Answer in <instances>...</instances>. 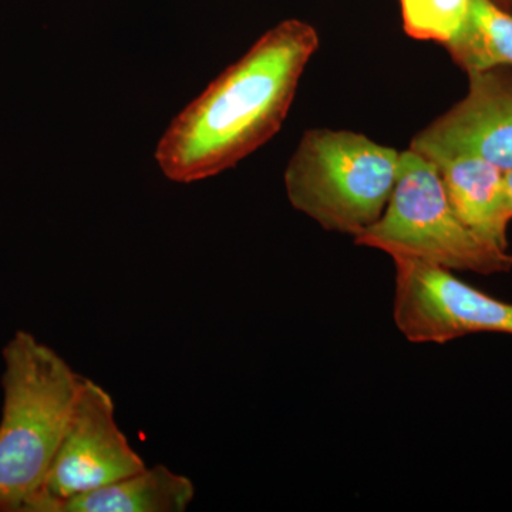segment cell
Segmentation results:
<instances>
[{"label":"cell","mask_w":512,"mask_h":512,"mask_svg":"<svg viewBox=\"0 0 512 512\" xmlns=\"http://www.w3.org/2000/svg\"><path fill=\"white\" fill-rule=\"evenodd\" d=\"M468 92L443 116L413 137L410 148L430 161L454 156L481 158L512 170V72L494 67L470 72Z\"/></svg>","instance_id":"7"},{"label":"cell","mask_w":512,"mask_h":512,"mask_svg":"<svg viewBox=\"0 0 512 512\" xmlns=\"http://www.w3.org/2000/svg\"><path fill=\"white\" fill-rule=\"evenodd\" d=\"M2 357L0 512H37L84 377L26 330Z\"/></svg>","instance_id":"2"},{"label":"cell","mask_w":512,"mask_h":512,"mask_svg":"<svg viewBox=\"0 0 512 512\" xmlns=\"http://www.w3.org/2000/svg\"><path fill=\"white\" fill-rule=\"evenodd\" d=\"M446 47L466 73L512 67V13L493 0H470L463 28Z\"/></svg>","instance_id":"10"},{"label":"cell","mask_w":512,"mask_h":512,"mask_svg":"<svg viewBox=\"0 0 512 512\" xmlns=\"http://www.w3.org/2000/svg\"><path fill=\"white\" fill-rule=\"evenodd\" d=\"M493 2L495 5L500 6V8L508 10V12L512 10V0H493Z\"/></svg>","instance_id":"13"},{"label":"cell","mask_w":512,"mask_h":512,"mask_svg":"<svg viewBox=\"0 0 512 512\" xmlns=\"http://www.w3.org/2000/svg\"><path fill=\"white\" fill-rule=\"evenodd\" d=\"M400 156L355 131L306 130L285 170L286 195L325 231L356 238L383 214Z\"/></svg>","instance_id":"3"},{"label":"cell","mask_w":512,"mask_h":512,"mask_svg":"<svg viewBox=\"0 0 512 512\" xmlns=\"http://www.w3.org/2000/svg\"><path fill=\"white\" fill-rule=\"evenodd\" d=\"M146 467L116 420V404L103 386L84 377L57 448L37 512L60 505Z\"/></svg>","instance_id":"6"},{"label":"cell","mask_w":512,"mask_h":512,"mask_svg":"<svg viewBox=\"0 0 512 512\" xmlns=\"http://www.w3.org/2000/svg\"><path fill=\"white\" fill-rule=\"evenodd\" d=\"M355 242L392 259H413L453 272H510L512 255L488 244L458 218L439 168L417 151H403L383 214Z\"/></svg>","instance_id":"4"},{"label":"cell","mask_w":512,"mask_h":512,"mask_svg":"<svg viewBox=\"0 0 512 512\" xmlns=\"http://www.w3.org/2000/svg\"><path fill=\"white\" fill-rule=\"evenodd\" d=\"M194 497L190 478L165 466H146L70 498L57 512H184Z\"/></svg>","instance_id":"9"},{"label":"cell","mask_w":512,"mask_h":512,"mask_svg":"<svg viewBox=\"0 0 512 512\" xmlns=\"http://www.w3.org/2000/svg\"><path fill=\"white\" fill-rule=\"evenodd\" d=\"M318 49V32L298 19L259 37L171 121L156 148L164 177L178 184L208 180L265 146L285 123Z\"/></svg>","instance_id":"1"},{"label":"cell","mask_w":512,"mask_h":512,"mask_svg":"<svg viewBox=\"0 0 512 512\" xmlns=\"http://www.w3.org/2000/svg\"><path fill=\"white\" fill-rule=\"evenodd\" d=\"M393 262V319L409 342L444 345L473 333L512 335V303L481 292L440 266L413 259Z\"/></svg>","instance_id":"5"},{"label":"cell","mask_w":512,"mask_h":512,"mask_svg":"<svg viewBox=\"0 0 512 512\" xmlns=\"http://www.w3.org/2000/svg\"><path fill=\"white\" fill-rule=\"evenodd\" d=\"M439 168L448 201L458 218L488 244L508 251L504 171L471 156L431 161Z\"/></svg>","instance_id":"8"},{"label":"cell","mask_w":512,"mask_h":512,"mask_svg":"<svg viewBox=\"0 0 512 512\" xmlns=\"http://www.w3.org/2000/svg\"><path fill=\"white\" fill-rule=\"evenodd\" d=\"M404 32L446 46L466 22L470 0H400Z\"/></svg>","instance_id":"11"},{"label":"cell","mask_w":512,"mask_h":512,"mask_svg":"<svg viewBox=\"0 0 512 512\" xmlns=\"http://www.w3.org/2000/svg\"><path fill=\"white\" fill-rule=\"evenodd\" d=\"M505 208L508 218L512 221V170L504 173Z\"/></svg>","instance_id":"12"}]
</instances>
